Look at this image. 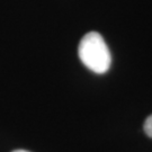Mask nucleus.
<instances>
[{
  "mask_svg": "<svg viewBox=\"0 0 152 152\" xmlns=\"http://www.w3.org/2000/svg\"><path fill=\"white\" fill-rule=\"evenodd\" d=\"M12 152H29V151H26V150H15V151Z\"/></svg>",
  "mask_w": 152,
  "mask_h": 152,
  "instance_id": "7ed1b4c3",
  "label": "nucleus"
},
{
  "mask_svg": "<svg viewBox=\"0 0 152 152\" xmlns=\"http://www.w3.org/2000/svg\"><path fill=\"white\" fill-rule=\"evenodd\" d=\"M78 54L81 62L95 73L107 72L112 56L103 36L97 32L87 33L79 43Z\"/></svg>",
  "mask_w": 152,
  "mask_h": 152,
  "instance_id": "f257e3e1",
  "label": "nucleus"
},
{
  "mask_svg": "<svg viewBox=\"0 0 152 152\" xmlns=\"http://www.w3.org/2000/svg\"><path fill=\"white\" fill-rule=\"evenodd\" d=\"M144 132L149 137H152V115H150L144 122Z\"/></svg>",
  "mask_w": 152,
  "mask_h": 152,
  "instance_id": "f03ea898",
  "label": "nucleus"
}]
</instances>
